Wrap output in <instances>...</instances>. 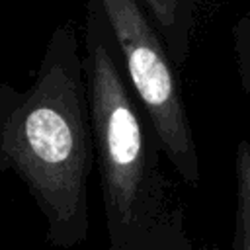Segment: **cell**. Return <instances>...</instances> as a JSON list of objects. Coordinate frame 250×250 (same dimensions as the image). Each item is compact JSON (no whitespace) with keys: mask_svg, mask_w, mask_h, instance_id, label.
<instances>
[{"mask_svg":"<svg viewBox=\"0 0 250 250\" xmlns=\"http://www.w3.org/2000/svg\"><path fill=\"white\" fill-rule=\"evenodd\" d=\"M82 43L72 20L51 31L31 84H0V174L33 197L45 242L70 250L88 238V180L96 164Z\"/></svg>","mask_w":250,"mask_h":250,"instance_id":"obj_1","label":"cell"},{"mask_svg":"<svg viewBox=\"0 0 250 250\" xmlns=\"http://www.w3.org/2000/svg\"><path fill=\"white\" fill-rule=\"evenodd\" d=\"M82 43L107 250H150L182 209L170 203L164 152L94 0H86Z\"/></svg>","mask_w":250,"mask_h":250,"instance_id":"obj_2","label":"cell"},{"mask_svg":"<svg viewBox=\"0 0 250 250\" xmlns=\"http://www.w3.org/2000/svg\"><path fill=\"white\" fill-rule=\"evenodd\" d=\"M100 8L125 78L146 113L160 148L178 176L199 186L197 145L184 104L176 62L141 0H94Z\"/></svg>","mask_w":250,"mask_h":250,"instance_id":"obj_3","label":"cell"},{"mask_svg":"<svg viewBox=\"0 0 250 250\" xmlns=\"http://www.w3.org/2000/svg\"><path fill=\"white\" fill-rule=\"evenodd\" d=\"M160 31L176 66H182L191 49L193 31L201 10L211 0H141Z\"/></svg>","mask_w":250,"mask_h":250,"instance_id":"obj_4","label":"cell"},{"mask_svg":"<svg viewBox=\"0 0 250 250\" xmlns=\"http://www.w3.org/2000/svg\"><path fill=\"white\" fill-rule=\"evenodd\" d=\"M236 213L232 250H250V143L240 139L234 150Z\"/></svg>","mask_w":250,"mask_h":250,"instance_id":"obj_5","label":"cell"},{"mask_svg":"<svg viewBox=\"0 0 250 250\" xmlns=\"http://www.w3.org/2000/svg\"><path fill=\"white\" fill-rule=\"evenodd\" d=\"M230 35H232L236 72L244 94L250 98V8L234 21Z\"/></svg>","mask_w":250,"mask_h":250,"instance_id":"obj_6","label":"cell"},{"mask_svg":"<svg viewBox=\"0 0 250 250\" xmlns=\"http://www.w3.org/2000/svg\"><path fill=\"white\" fill-rule=\"evenodd\" d=\"M150 250H191V244L184 230V215H180L150 246Z\"/></svg>","mask_w":250,"mask_h":250,"instance_id":"obj_7","label":"cell"}]
</instances>
